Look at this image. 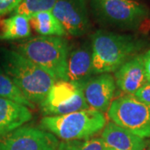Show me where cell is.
Returning a JSON list of instances; mask_svg holds the SVG:
<instances>
[{
    "mask_svg": "<svg viewBox=\"0 0 150 150\" xmlns=\"http://www.w3.org/2000/svg\"><path fill=\"white\" fill-rule=\"evenodd\" d=\"M32 117L28 108L0 97V139L22 127Z\"/></svg>",
    "mask_w": 150,
    "mask_h": 150,
    "instance_id": "5bb4252c",
    "label": "cell"
},
{
    "mask_svg": "<svg viewBox=\"0 0 150 150\" xmlns=\"http://www.w3.org/2000/svg\"><path fill=\"white\" fill-rule=\"evenodd\" d=\"M57 150H111L98 137L88 139L69 140L60 142Z\"/></svg>",
    "mask_w": 150,
    "mask_h": 150,
    "instance_id": "d6986e66",
    "label": "cell"
},
{
    "mask_svg": "<svg viewBox=\"0 0 150 150\" xmlns=\"http://www.w3.org/2000/svg\"><path fill=\"white\" fill-rule=\"evenodd\" d=\"M51 13L62 24L66 34L81 37L89 30L90 22L85 0H58Z\"/></svg>",
    "mask_w": 150,
    "mask_h": 150,
    "instance_id": "9c48e42d",
    "label": "cell"
},
{
    "mask_svg": "<svg viewBox=\"0 0 150 150\" xmlns=\"http://www.w3.org/2000/svg\"><path fill=\"white\" fill-rule=\"evenodd\" d=\"M30 26L35 32L44 37H62L66 32L51 12H43L29 18Z\"/></svg>",
    "mask_w": 150,
    "mask_h": 150,
    "instance_id": "2e32d148",
    "label": "cell"
},
{
    "mask_svg": "<svg viewBox=\"0 0 150 150\" xmlns=\"http://www.w3.org/2000/svg\"><path fill=\"white\" fill-rule=\"evenodd\" d=\"M134 97L141 102L150 105V83L147 82L144 85L134 93Z\"/></svg>",
    "mask_w": 150,
    "mask_h": 150,
    "instance_id": "44dd1931",
    "label": "cell"
},
{
    "mask_svg": "<svg viewBox=\"0 0 150 150\" xmlns=\"http://www.w3.org/2000/svg\"><path fill=\"white\" fill-rule=\"evenodd\" d=\"M101 139L111 150H144L148 142L112 122L105 125Z\"/></svg>",
    "mask_w": 150,
    "mask_h": 150,
    "instance_id": "4fadbf2b",
    "label": "cell"
},
{
    "mask_svg": "<svg viewBox=\"0 0 150 150\" xmlns=\"http://www.w3.org/2000/svg\"><path fill=\"white\" fill-rule=\"evenodd\" d=\"M144 150H150V141L147 142V145H146V147Z\"/></svg>",
    "mask_w": 150,
    "mask_h": 150,
    "instance_id": "603a6c76",
    "label": "cell"
},
{
    "mask_svg": "<svg viewBox=\"0 0 150 150\" xmlns=\"http://www.w3.org/2000/svg\"><path fill=\"white\" fill-rule=\"evenodd\" d=\"M144 64L146 79L147 81L150 83V48L144 54Z\"/></svg>",
    "mask_w": 150,
    "mask_h": 150,
    "instance_id": "7402d4cb",
    "label": "cell"
},
{
    "mask_svg": "<svg viewBox=\"0 0 150 150\" xmlns=\"http://www.w3.org/2000/svg\"><path fill=\"white\" fill-rule=\"evenodd\" d=\"M116 88L113 76L110 74H100L93 75L80 88L88 107L101 112H107Z\"/></svg>",
    "mask_w": 150,
    "mask_h": 150,
    "instance_id": "30bf717a",
    "label": "cell"
},
{
    "mask_svg": "<svg viewBox=\"0 0 150 150\" xmlns=\"http://www.w3.org/2000/svg\"><path fill=\"white\" fill-rule=\"evenodd\" d=\"M116 87L127 95L134 93L148 82L145 76L144 54H138L127 60L114 72Z\"/></svg>",
    "mask_w": 150,
    "mask_h": 150,
    "instance_id": "8fae6325",
    "label": "cell"
},
{
    "mask_svg": "<svg viewBox=\"0 0 150 150\" xmlns=\"http://www.w3.org/2000/svg\"><path fill=\"white\" fill-rule=\"evenodd\" d=\"M107 124L103 112L91 108L61 116H47L40 120V129L63 141L93 138Z\"/></svg>",
    "mask_w": 150,
    "mask_h": 150,
    "instance_id": "277c9868",
    "label": "cell"
},
{
    "mask_svg": "<svg viewBox=\"0 0 150 150\" xmlns=\"http://www.w3.org/2000/svg\"><path fill=\"white\" fill-rule=\"evenodd\" d=\"M47 116H61L88 108L81 88L69 81H56L40 104Z\"/></svg>",
    "mask_w": 150,
    "mask_h": 150,
    "instance_id": "52a82bcc",
    "label": "cell"
},
{
    "mask_svg": "<svg viewBox=\"0 0 150 150\" xmlns=\"http://www.w3.org/2000/svg\"><path fill=\"white\" fill-rule=\"evenodd\" d=\"M30 35L31 26L28 17L14 14L0 21V41L25 39Z\"/></svg>",
    "mask_w": 150,
    "mask_h": 150,
    "instance_id": "9a60e30c",
    "label": "cell"
},
{
    "mask_svg": "<svg viewBox=\"0 0 150 150\" xmlns=\"http://www.w3.org/2000/svg\"><path fill=\"white\" fill-rule=\"evenodd\" d=\"M144 45L143 39L133 35L97 30L91 37L93 75L115 72Z\"/></svg>",
    "mask_w": 150,
    "mask_h": 150,
    "instance_id": "7a4b0ae2",
    "label": "cell"
},
{
    "mask_svg": "<svg viewBox=\"0 0 150 150\" xmlns=\"http://www.w3.org/2000/svg\"><path fill=\"white\" fill-rule=\"evenodd\" d=\"M59 142L43 129L22 126L0 139V150H57Z\"/></svg>",
    "mask_w": 150,
    "mask_h": 150,
    "instance_id": "ba28073f",
    "label": "cell"
},
{
    "mask_svg": "<svg viewBox=\"0 0 150 150\" xmlns=\"http://www.w3.org/2000/svg\"><path fill=\"white\" fill-rule=\"evenodd\" d=\"M0 66L33 105L43 102L56 82L45 70L13 49L0 48Z\"/></svg>",
    "mask_w": 150,
    "mask_h": 150,
    "instance_id": "6da1fadb",
    "label": "cell"
},
{
    "mask_svg": "<svg viewBox=\"0 0 150 150\" xmlns=\"http://www.w3.org/2000/svg\"><path fill=\"white\" fill-rule=\"evenodd\" d=\"M23 0H0V18L13 13Z\"/></svg>",
    "mask_w": 150,
    "mask_h": 150,
    "instance_id": "ffe728a7",
    "label": "cell"
},
{
    "mask_svg": "<svg viewBox=\"0 0 150 150\" xmlns=\"http://www.w3.org/2000/svg\"><path fill=\"white\" fill-rule=\"evenodd\" d=\"M100 24L122 30H136L149 18L147 6L136 0H89Z\"/></svg>",
    "mask_w": 150,
    "mask_h": 150,
    "instance_id": "5b68a950",
    "label": "cell"
},
{
    "mask_svg": "<svg viewBox=\"0 0 150 150\" xmlns=\"http://www.w3.org/2000/svg\"><path fill=\"white\" fill-rule=\"evenodd\" d=\"M93 76L91 43H84L69 49L68 56V81L81 88Z\"/></svg>",
    "mask_w": 150,
    "mask_h": 150,
    "instance_id": "7c38bea8",
    "label": "cell"
},
{
    "mask_svg": "<svg viewBox=\"0 0 150 150\" xmlns=\"http://www.w3.org/2000/svg\"><path fill=\"white\" fill-rule=\"evenodd\" d=\"M112 123L142 138H150V105L132 95L119 97L112 100L107 111Z\"/></svg>",
    "mask_w": 150,
    "mask_h": 150,
    "instance_id": "8992f818",
    "label": "cell"
},
{
    "mask_svg": "<svg viewBox=\"0 0 150 150\" xmlns=\"http://www.w3.org/2000/svg\"><path fill=\"white\" fill-rule=\"evenodd\" d=\"M68 41L62 37H35L18 44L13 49L56 81H68L67 66L69 52Z\"/></svg>",
    "mask_w": 150,
    "mask_h": 150,
    "instance_id": "3957f363",
    "label": "cell"
},
{
    "mask_svg": "<svg viewBox=\"0 0 150 150\" xmlns=\"http://www.w3.org/2000/svg\"><path fill=\"white\" fill-rule=\"evenodd\" d=\"M0 97L12 102L23 105L28 108H35V105L30 103L23 94L13 81L0 66Z\"/></svg>",
    "mask_w": 150,
    "mask_h": 150,
    "instance_id": "e0dca14e",
    "label": "cell"
},
{
    "mask_svg": "<svg viewBox=\"0 0 150 150\" xmlns=\"http://www.w3.org/2000/svg\"><path fill=\"white\" fill-rule=\"evenodd\" d=\"M57 1L58 0H23L12 14L24 15L29 18L39 13L51 12Z\"/></svg>",
    "mask_w": 150,
    "mask_h": 150,
    "instance_id": "ac0fdd59",
    "label": "cell"
}]
</instances>
